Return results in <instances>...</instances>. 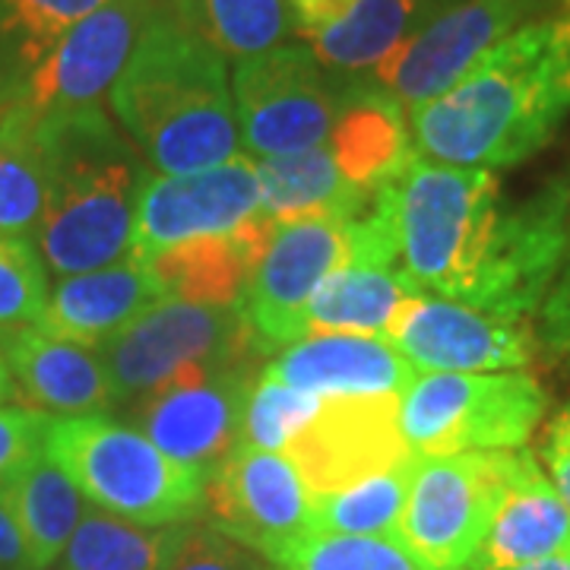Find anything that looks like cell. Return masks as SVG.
<instances>
[{"label": "cell", "mask_w": 570, "mask_h": 570, "mask_svg": "<svg viewBox=\"0 0 570 570\" xmlns=\"http://www.w3.org/2000/svg\"><path fill=\"white\" fill-rule=\"evenodd\" d=\"M7 393H10V371L3 365V355H0V403L7 400Z\"/></svg>", "instance_id": "obj_42"}, {"label": "cell", "mask_w": 570, "mask_h": 570, "mask_svg": "<svg viewBox=\"0 0 570 570\" xmlns=\"http://www.w3.org/2000/svg\"><path fill=\"white\" fill-rule=\"evenodd\" d=\"M264 348L242 305H200L165 298L96 348L111 377L115 400L134 403L171 374L204 362H238Z\"/></svg>", "instance_id": "obj_9"}, {"label": "cell", "mask_w": 570, "mask_h": 570, "mask_svg": "<svg viewBox=\"0 0 570 570\" xmlns=\"http://www.w3.org/2000/svg\"><path fill=\"white\" fill-rule=\"evenodd\" d=\"M0 355L26 403L39 412L92 415L115 400L102 355L92 346L51 336L39 326L0 330Z\"/></svg>", "instance_id": "obj_19"}, {"label": "cell", "mask_w": 570, "mask_h": 570, "mask_svg": "<svg viewBox=\"0 0 570 570\" xmlns=\"http://www.w3.org/2000/svg\"><path fill=\"white\" fill-rule=\"evenodd\" d=\"M266 371L311 396H377L403 393L419 374L396 348L377 336L326 333L283 348Z\"/></svg>", "instance_id": "obj_21"}, {"label": "cell", "mask_w": 570, "mask_h": 570, "mask_svg": "<svg viewBox=\"0 0 570 570\" xmlns=\"http://www.w3.org/2000/svg\"><path fill=\"white\" fill-rule=\"evenodd\" d=\"M273 570H422L396 535L314 532Z\"/></svg>", "instance_id": "obj_32"}, {"label": "cell", "mask_w": 570, "mask_h": 570, "mask_svg": "<svg viewBox=\"0 0 570 570\" xmlns=\"http://www.w3.org/2000/svg\"><path fill=\"white\" fill-rule=\"evenodd\" d=\"M276 225L279 223H273L261 209L245 225L219 235L190 238L153 257L149 266L171 298L200 305H242Z\"/></svg>", "instance_id": "obj_23"}, {"label": "cell", "mask_w": 570, "mask_h": 570, "mask_svg": "<svg viewBox=\"0 0 570 570\" xmlns=\"http://www.w3.org/2000/svg\"><path fill=\"white\" fill-rule=\"evenodd\" d=\"M326 149L343 178L355 187L374 190L387 184L415 156L403 102L393 99L381 82H346Z\"/></svg>", "instance_id": "obj_24"}, {"label": "cell", "mask_w": 570, "mask_h": 570, "mask_svg": "<svg viewBox=\"0 0 570 570\" xmlns=\"http://www.w3.org/2000/svg\"><path fill=\"white\" fill-rule=\"evenodd\" d=\"M508 570H570V551H558V554H549V558H539V561Z\"/></svg>", "instance_id": "obj_41"}, {"label": "cell", "mask_w": 570, "mask_h": 570, "mask_svg": "<svg viewBox=\"0 0 570 570\" xmlns=\"http://www.w3.org/2000/svg\"><path fill=\"white\" fill-rule=\"evenodd\" d=\"M517 450L415 456L396 539L419 568L469 570L508 491Z\"/></svg>", "instance_id": "obj_7"}, {"label": "cell", "mask_w": 570, "mask_h": 570, "mask_svg": "<svg viewBox=\"0 0 570 570\" xmlns=\"http://www.w3.org/2000/svg\"><path fill=\"white\" fill-rule=\"evenodd\" d=\"M45 168L36 121L13 102L0 108V235H26L41 219Z\"/></svg>", "instance_id": "obj_31"}, {"label": "cell", "mask_w": 570, "mask_h": 570, "mask_svg": "<svg viewBox=\"0 0 570 570\" xmlns=\"http://www.w3.org/2000/svg\"><path fill=\"white\" fill-rule=\"evenodd\" d=\"M384 343L415 371H520L532 358L520 324L428 292L409 295Z\"/></svg>", "instance_id": "obj_17"}, {"label": "cell", "mask_w": 570, "mask_h": 570, "mask_svg": "<svg viewBox=\"0 0 570 570\" xmlns=\"http://www.w3.org/2000/svg\"><path fill=\"white\" fill-rule=\"evenodd\" d=\"M283 453L305 479L311 498L343 491L415 456L400 431V393L324 396Z\"/></svg>", "instance_id": "obj_14"}, {"label": "cell", "mask_w": 570, "mask_h": 570, "mask_svg": "<svg viewBox=\"0 0 570 570\" xmlns=\"http://www.w3.org/2000/svg\"><path fill=\"white\" fill-rule=\"evenodd\" d=\"M348 223L292 219L276 225L242 298L247 326L264 346H292L305 336V314L314 292L352 257Z\"/></svg>", "instance_id": "obj_16"}, {"label": "cell", "mask_w": 570, "mask_h": 570, "mask_svg": "<svg viewBox=\"0 0 570 570\" xmlns=\"http://www.w3.org/2000/svg\"><path fill=\"white\" fill-rule=\"evenodd\" d=\"M561 3V10H564V17H570V0H558Z\"/></svg>", "instance_id": "obj_43"}, {"label": "cell", "mask_w": 570, "mask_h": 570, "mask_svg": "<svg viewBox=\"0 0 570 570\" xmlns=\"http://www.w3.org/2000/svg\"><path fill=\"white\" fill-rule=\"evenodd\" d=\"M564 261H568V266L561 273V283L554 285V292H551L549 311H546V326H549L551 343L570 352V250Z\"/></svg>", "instance_id": "obj_40"}, {"label": "cell", "mask_w": 570, "mask_h": 570, "mask_svg": "<svg viewBox=\"0 0 570 570\" xmlns=\"http://www.w3.org/2000/svg\"><path fill=\"white\" fill-rule=\"evenodd\" d=\"M92 508L142 527L190 523L206 504L200 469L159 450L140 428L108 415H51L41 441Z\"/></svg>", "instance_id": "obj_5"}, {"label": "cell", "mask_w": 570, "mask_h": 570, "mask_svg": "<svg viewBox=\"0 0 570 570\" xmlns=\"http://www.w3.org/2000/svg\"><path fill=\"white\" fill-rule=\"evenodd\" d=\"M549 0H460L434 13L374 67L377 82L409 108L448 92L489 48L527 26Z\"/></svg>", "instance_id": "obj_12"}, {"label": "cell", "mask_w": 570, "mask_h": 570, "mask_svg": "<svg viewBox=\"0 0 570 570\" xmlns=\"http://www.w3.org/2000/svg\"><path fill=\"white\" fill-rule=\"evenodd\" d=\"M175 13L184 29L235 61L264 55L292 32L288 0H175Z\"/></svg>", "instance_id": "obj_29"}, {"label": "cell", "mask_w": 570, "mask_h": 570, "mask_svg": "<svg viewBox=\"0 0 570 570\" xmlns=\"http://www.w3.org/2000/svg\"><path fill=\"white\" fill-rule=\"evenodd\" d=\"M321 409V396H311L302 390H292L279 377H273L266 365L261 367V377L247 396L245 425H242V441L264 450L288 448V441L314 419Z\"/></svg>", "instance_id": "obj_33"}, {"label": "cell", "mask_w": 570, "mask_h": 570, "mask_svg": "<svg viewBox=\"0 0 570 570\" xmlns=\"http://www.w3.org/2000/svg\"><path fill=\"white\" fill-rule=\"evenodd\" d=\"M111 108L159 175H187L238 156L225 58L181 22L153 13L115 82Z\"/></svg>", "instance_id": "obj_3"}, {"label": "cell", "mask_w": 570, "mask_h": 570, "mask_svg": "<svg viewBox=\"0 0 570 570\" xmlns=\"http://www.w3.org/2000/svg\"><path fill=\"white\" fill-rule=\"evenodd\" d=\"M261 181V209L273 223L292 219H355L371 194L343 178L326 146H314L292 156L254 159Z\"/></svg>", "instance_id": "obj_25"}, {"label": "cell", "mask_w": 570, "mask_h": 570, "mask_svg": "<svg viewBox=\"0 0 570 570\" xmlns=\"http://www.w3.org/2000/svg\"><path fill=\"white\" fill-rule=\"evenodd\" d=\"M105 3L108 0H0V26L13 39L22 61L36 67L63 32Z\"/></svg>", "instance_id": "obj_34"}, {"label": "cell", "mask_w": 570, "mask_h": 570, "mask_svg": "<svg viewBox=\"0 0 570 570\" xmlns=\"http://www.w3.org/2000/svg\"><path fill=\"white\" fill-rule=\"evenodd\" d=\"M149 17V0H108L77 22L32 67L20 99L22 111L39 121L96 108L115 89Z\"/></svg>", "instance_id": "obj_15"}, {"label": "cell", "mask_w": 570, "mask_h": 570, "mask_svg": "<svg viewBox=\"0 0 570 570\" xmlns=\"http://www.w3.org/2000/svg\"><path fill=\"white\" fill-rule=\"evenodd\" d=\"M48 412L29 406H0V482L17 475L41 453Z\"/></svg>", "instance_id": "obj_37"}, {"label": "cell", "mask_w": 570, "mask_h": 570, "mask_svg": "<svg viewBox=\"0 0 570 570\" xmlns=\"http://www.w3.org/2000/svg\"><path fill=\"white\" fill-rule=\"evenodd\" d=\"M419 288L393 266L348 261L326 276L305 314V336H387L393 317Z\"/></svg>", "instance_id": "obj_26"}, {"label": "cell", "mask_w": 570, "mask_h": 570, "mask_svg": "<svg viewBox=\"0 0 570 570\" xmlns=\"http://www.w3.org/2000/svg\"><path fill=\"white\" fill-rule=\"evenodd\" d=\"M333 73L305 45H276L235 63L232 99L247 153L266 159L326 146L346 96V80Z\"/></svg>", "instance_id": "obj_8"}, {"label": "cell", "mask_w": 570, "mask_h": 570, "mask_svg": "<svg viewBox=\"0 0 570 570\" xmlns=\"http://www.w3.org/2000/svg\"><path fill=\"white\" fill-rule=\"evenodd\" d=\"M546 415L527 371H422L400 393V431L415 456L517 450Z\"/></svg>", "instance_id": "obj_6"}, {"label": "cell", "mask_w": 570, "mask_h": 570, "mask_svg": "<svg viewBox=\"0 0 570 570\" xmlns=\"http://www.w3.org/2000/svg\"><path fill=\"white\" fill-rule=\"evenodd\" d=\"M3 489L20 523L26 568L48 570L77 530L86 498L70 482V475L45 456V450L17 475H10Z\"/></svg>", "instance_id": "obj_27"}, {"label": "cell", "mask_w": 570, "mask_h": 570, "mask_svg": "<svg viewBox=\"0 0 570 570\" xmlns=\"http://www.w3.org/2000/svg\"><path fill=\"white\" fill-rule=\"evenodd\" d=\"M434 0H288L292 29L336 73H358L422 29Z\"/></svg>", "instance_id": "obj_18"}, {"label": "cell", "mask_w": 570, "mask_h": 570, "mask_svg": "<svg viewBox=\"0 0 570 570\" xmlns=\"http://www.w3.org/2000/svg\"><path fill=\"white\" fill-rule=\"evenodd\" d=\"M165 298L168 292L153 266L124 257L102 269L63 276L48 295L39 330L99 348Z\"/></svg>", "instance_id": "obj_20"}, {"label": "cell", "mask_w": 570, "mask_h": 570, "mask_svg": "<svg viewBox=\"0 0 570 570\" xmlns=\"http://www.w3.org/2000/svg\"><path fill=\"white\" fill-rule=\"evenodd\" d=\"M48 307L45 269L22 235H0V330L39 326Z\"/></svg>", "instance_id": "obj_35"}, {"label": "cell", "mask_w": 570, "mask_h": 570, "mask_svg": "<svg viewBox=\"0 0 570 570\" xmlns=\"http://www.w3.org/2000/svg\"><path fill=\"white\" fill-rule=\"evenodd\" d=\"M209 527L279 568L305 542L314 498L295 463L279 450L238 441L206 482Z\"/></svg>", "instance_id": "obj_11"}, {"label": "cell", "mask_w": 570, "mask_h": 570, "mask_svg": "<svg viewBox=\"0 0 570 570\" xmlns=\"http://www.w3.org/2000/svg\"><path fill=\"white\" fill-rule=\"evenodd\" d=\"M0 570H29L26 568L20 523H17V513L10 508L3 482H0Z\"/></svg>", "instance_id": "obj_39"}, {"label": "cell", "mask_w": 570, "mask_h": 570, "mask_svg": "<svg viewBox=\"0 0 570 570\" xmlns=\"http://www.w3.org/2000/svg\"><path fill=\"white\" fill-rule=\"evenodd\" d=\"M187 530L190 523L142 527L86 508L63 549V570H165L181 551Z\"/></svg>", "instance_id": "obj_28"}, {"label": "cell", "mask_w": 570, "mask_h": 570, "mask_svg": "<svg viewBox=\"0 0 570 570\" xmlns=\"http://www.w3.org/2000/svg\"><path fill=\"white\" fill-rule=\"evenodd\" d=\"M570 551V508L530 450H517L508 491L469 570H508Z\"/></svg>", "instance_id": "obj_22"}, {"label": "cell", "mask_w": 570, "mask_h": 570, "mask_svg": "<svg viewBox=\"0 0 570 570\" xmlns=\"http://www.w3.org/2000/svg\"><path fill=\"white\" fill-rule=\"evenodd\" d=\"M542 460L549 466L551 485L570 508V403L551 419L542 441Z\"/></svg>", "instance_id": "obj_38"}, {"label": "cell", "mask_w": 570, "mask_h": 570, "mask_svg": "<svg viewBox=\"0 0 570 570\" xmlns=\"http://www.w3.org/2000/svg\"><path fill=\"white\" fill-rule=\"evenodd\" d=\"M570 115V17L530 20L448 92L409 108L419 156L456 168L527 163Z\"/></svg>", "instance_id": "obj_2"}, {"label": "cell", "mask_w": 570, "mask_h": 570, "mask_svg": "<svg viewBox=\"0 0 570 570\" xmlns=\"http://www.w3.org/2000/svg\"><path fill=\"white\" fill-rule=\"evenodd\" d=\"M261 213V181L250 156L187 175H146L137 194L127 257L149 264L200 235H219Z\"/></svg>", "instance_id": "obj_13"}, {"label": "cell", "mask_w": 570, "mask_h": 570, "mask_svg": "<svg viewBox=\"0 0 570 570\" xmlns=\"http://www.w3.org/2000/svg\"><path fill=\"white\" fill-rule=\"evenodd\" d=\"M165 570H273L261 554L209 523H190L187 539Z\"/></svg>", "instance_id": "obj_36"}, {"label": "cell", "mask_w": 570, "mask_h": 570, "mask_svg": "<svg viewBox=\"0 0 570 570\" xmlns=\"http://www.w3.org/2000/svg\"><path fill=\"white\" fill-rule=\"evenodd\" d=\"M415 456L362 482L314 498L311 530L333 535H396Z\"/></svg>", "instance_id": "obj_30"}, {"label": "cell", "mask_w": 570, "mask_h": 570, "mask_svg": "<svg viewBox=\"0 0 570 570\" xmlns=\"http://www.w3.org/2000/svg\"><path fill=\"white\" fill-rule=\"evenodd\" d=\"M396 269L419 292L520 324L546 302L570 250V184L510 206L489 168L412 156L384 184Z\"/></svg>", "instance_id": "obj_1"}, {"label": "cell", "mask_w": 570, "mask_h": 570, "mask_svg": "<svg viewBox=\"0 0 570 570\" xmlns=\"http://www.w3.org/2000/svg\"><path fill=\"white\" fill-rule=\"evenodd\" d=\"M36 140L45 168V264L58 276H77L124 261L146 178L140 149L124 140L99 105L39 118Z\"/></svg>", "instance_id": "obj_4"}, {"label": "cell", "mask_w": 570, "mask_h": 570, "mask_svg": "<svg viewBox=\"0 0 570 570\" xmlns=\"http://www.w3.org/2000/svg\"><path fill=\"white\" fill-rule=\"evenodd\" d=\"M254 358L181 367L163 387L137 396L130 415L156 448L209 479L242 441L247 396L261 377Z\"/></svg>", "instance_id": "obj_10"}]
</instances>
